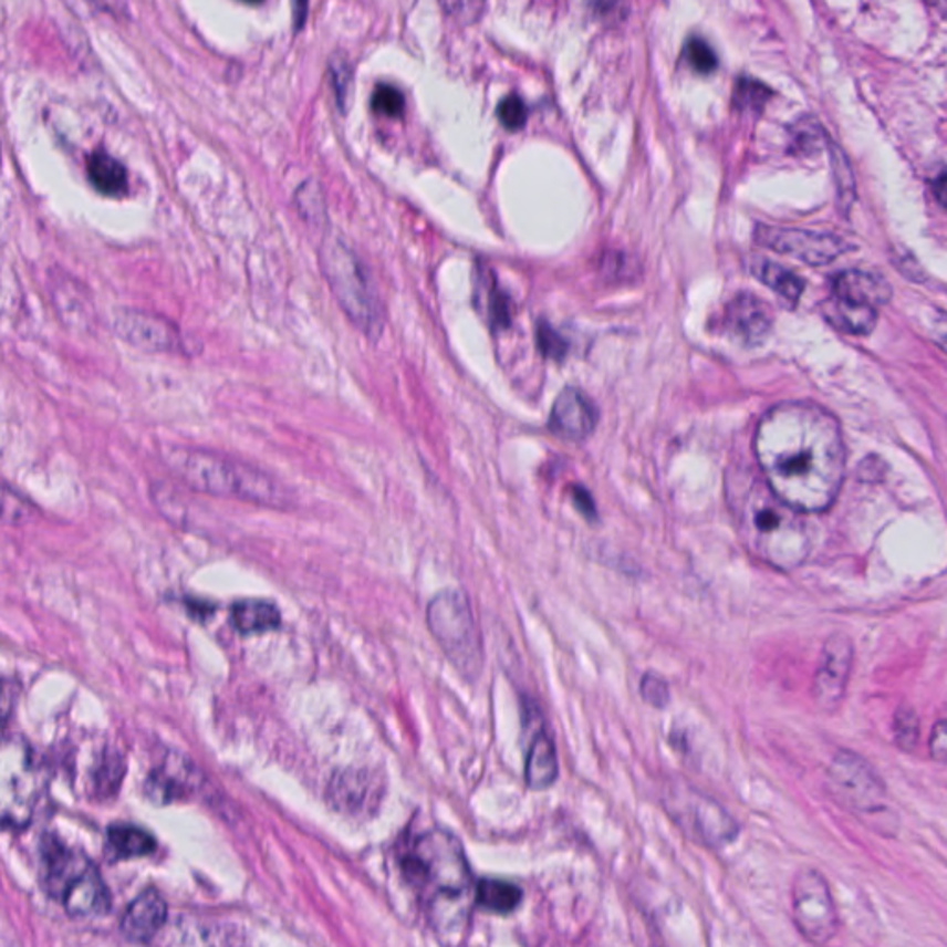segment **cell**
<instances>
[{"instance_id": "1f68e13d", "label": "cell", "mask_w": 947, "mask_h": 947, "mask_svg": "<svg viewBox=\"0 0 947 947\" xmlns=\"http://www.w3.org/2000/svg\"><path fill=\"white\" fill-rule=\"evenodd\" d=\"M498 117L508 131H520L525 125L528 118V110L522 98L517 95L503 98L502 104L498 106Z\"/></svg>"}, {"instance_id": "4dcf8cb0", "label": "cell", "mask_w": 947, "mask_h": 947, "mask_svg": "<svg viewBox=\"0 0 947 947\" xmlns=\"http://www.w3.org/2000/svg\"><path fill=\"white\" fill-rule=\"evenodd\" d=\"M641 696L646 704L652 705L655 709H665L666 705L670 704L668 683L652 672L646 674L641 681Z\"/></svg>"}, {"instance_id": "5bb4252c", "label": "cell", "mask_w": 947, "mask_h": 947, "mask_svg": "<svg viewBox=\"0 0 947 947\" xmlns=\"http://www.w3.org/2000/svg\"><path fill=\"white\" fill-rule=\"evenodd\" d=\"M757 239L768 249L781 254L795 256L801 261L822 266L841 254L842 247L833 237L820 236L803 230H784V228H767L762 226L757 231Z\"/></svg>"}, {"instance_id": "44dd1931", "label": "cell", "mask_w": 947, "mask_h": 947, "mask_svg": "<svg viewBox=\"0 0 947 947\" xmlns=\"http://www.w3.org/2000/svg\"><path fill=\"white\" fill-rule=\"evenodd\" d=\"M280 611L277 605L266 600H241L231 607V622L236 626L237 632L260 633L271 632L280 626Z\"/></svg>"}, {"instance_id": "8992f818", "label": "cell", "mask_w": 947, "mask_h": 947, "mask_svg": "<svg viewBox=\"0 0 947 947\" xmlns=\"http://www.w3.org/2000/svg\"><path fill=\"white\" fill-rule=\"evenodd\" d=\"M426 618L451 665L465 679L476 681L483 670V643L467 596L461 591L440 592L429 602Z\"/></svg>"}, {"instance_id": "5b68a950", "label": "cell", "mask_w": 947, "mask_h": 947, "mask_svg": "<svg viewBox=\"0 0 947 947\" xmlns=\"http://www.w3.org/2000/svg\"><path fill=\"white\" fill-rule=\"evenodd\" d=\"M321 266L327 285L339 305L355 326L368 337H379L384 330V305L379 302L367 269L343 237H326L322 244Z\"/></svg>"}, {"instance_id": "f35d334b", "label": "cell", "mask_w": 947, "mask_h": 947, "mask_svg": "<svg viewBox=\"0 0 947 947\" xmlns=\"http://www.w3.org/2000/svg\"><path fill=\"white\" fill-rule=\"evenodd\" d=\"M104 2H117V0H102V7H104Z\"/></svg>"}, {"instance_id": "9c48e42d", "label": "cell", "mask_w": 947, "mask_h": 947, "mask_svg": "<svg viewBox=\"0 0 947 947\" xmlns=\"http://www.w3.org/2000/svg\"><path fill=\"white\" fill-rule=\"evenodd\" d=\"M792 914L801 935L812 944H828L836 929L835 903L828 883L816 870H801L792 885Z\"/></svg>"}, {"instance_id": "74e56055", "label": "cell", "mask_w": 947, "mask_h": 947, "mask_svg": "<svg viewBox=\"0 0 947 947\" xmlns=\"http://www.w3.org/2000/svg\"><path fill=\"white\" fill-rule=\"evenodd\" d=\"M244 2H250V4H260L263 0H244Z\"/></svg>"}, {"instance_id": "ffe728a7", "label": "cell", "mask_w": 947, "mask_h": 947, "mask_svg": "<svg viewBox=\"0 0 947 947\" xmlns=\"http://www.w3.org/2000/svg\"><path fill=\"white\" fill-rule=\"evenodd\" d=\"M558 753L547 733L537 735L528 750L525 783L531 790H544L558 779Z\"/></svg>"}, {"instance_id": "7c38bea8", "label": "cell", "mask_w": 947, "mask_h": 947, "mask_svg": "<svg viewBox=\"0 0 947 947\" xmlns=\"http://www.w3.org/2000/svg\"><path fill=\"white\" fill-rule=\"evenodd\" d=\"M113 332L136 348L153 352H178L184 348L180 332L175 324L147 311H118L113 319Z\"/></svg>"}, {"instance_id": "52a82bcc", "label": "cell", "mask_w": 947, "mask_h": 947, "mask_svg": "<svg viewBox=\"0 0 947 947\" xmlns=\"http://www.w3.org/2000/svg\"><path fill=\"white\" fill-rule=\"evenodd\" d=\"M41 789L40 768L27 742L4 740L0 756V814L4 828L29 825L40 803Z\"/></svg>"}, {"instance_id": "cb8c5ba5", "label": "cell", "mask_w": 947, "mask_h": 947, "mask_svg": "<svg viewBox=\"0 0 947 947\" xmlns=\"http://www.w3.org/2000/svg\"><path fill=\"white\" fill-rule=\"evenodd\" d=\"M107 844L118 858L145 857L156 850L154 836L131 823H118L107 829Z\"/></svg>"}, {"instance_id": "83f0119b", "label": "cell", "mask_w": 947, "mask_h": 947, "mask_svg": "<svg viewBox=\"0 0 947 947\" xmlns=\"http://www.w3.org/2000/svg\"><path fill=\"white\" fill-rule=\"evenodd\" d=\"M685 60L699 74L712 73L718 67L717 54H715V51L704 40H698V38L687 41V45H685Z\"/></svg>"}, {"instance_id": "d6986e66", "label": "cell", "mask_w": 947, "mask_h": 947, "mask_svg": "<svg viewBox=\"0 0 947 947\" xmlns=\"http://www.w3.org/2000/svg\"><path fill=\"white\" fill-rule=\"evenodd\" d=\"M833 294L855 304L877 308L891 300L892 291L891 285L877 274L847 271L833 280Z\"/></svg>"}, {"instance_id": "d4e9b609", "label": "cell", "mask_w": 947, "mask_h": 947, "mask_svg": "<svg viewBox=\"0 0 947 947\" xmlns=\"http://www.w3.org/2000/svg\"><path fill=\"white\" fill-rule=\"evenodd\" d=\"M520 902H522V891L508 881L481 880L476 886V903L489 913H513Z\"/></svg>"}, {"instance_id": "603a6c76", "label": "cell", "mask_w": 947, "mask_h": 947, "mask_svg": "<svg viewBox=\"0 0 947 947\" xmlns=\"http://www.w3.org/2000/svg\"><path fill=\"white\" fill-rule=\"evenodd\" d=\"M87 175L96 191L106 197H121L128 189L125 165L118 164L110 154H93L87 162Z\"/></svg>"}, {"instance_id": "d590c367", "label": "cell", "mask_w": 947, "mask_h": 947, "mask_svg": "<svg viewBox=\"0 0 947 947\" xmlns=\"http://www.w3.org/2000/svg\"><path fill=\"white\" fill-rule=\"evenodd\" d=\"M575 503L581 509V513L589 517V519H594V503H592L591 497L585 491H575Z\"/></svg>"}, {"instance_id": "9a60e30c", "label": "cell", "mask_w": 947, "mask_h": 947, "mask_svg": "<svg viewBox=\"0 0 947 947\" xmlns=\"http://www.w3.org/2000/svg\"><path fill=\"white\" fill-rule=\"evenodd\" d=\"M599 412L581 391L564 389L553 404L550 426L570 439H585L596 428Z\"/></svg>"}, {"instance_id": "f1b7e54d", "label": "cell", "mask_w": 947, "mask_h": 947, "mask_svg": "<svg viewBox=\"0 0 947 947\" xmlns=\"http://www.w3.org/2000/svg\"><path fill=\"white\" fill-rule=\"evenodd\" d=\"M770 91L764 85L759 84L756 80H740L735 87V106L740 110H759L764 106Z\"/></svg>"}, {"instance_id": "484cf974", "label": "cell", "mask_w": 947, "mask_h": 947, "mask_svg": "<svg viewBox=\"0 0 947 947\" xmlns=\"http://www.w3.org/2000/svg\"><path fill=\"white\" fill-rule=\"evenodd\" d=\"M751 271L762 283H767L768 288L776 291L781 299L787 300L790 304H795L800 300L801 293H803V282L778 263L757 260L751 266Z\"/></svg>"}, {"instance_id": "ac0fdd59", "label": "cell", "mask_w": 947, "mask_h": 947, "mask_svg": "<svg viewBox=\"0 0 947 947\" xmlns=\"http://www.w3.org/2000/svg\"><path fill=\"white\" fill-rule=\"evenodd\" d=\"M728 324L745 343L759 344L772 327V311L753 294H740L729 304Z\"/></svg>"}, {"instance_id": "7402d4cb", "label": "cell", "mask_w": 947, "mask_h": 947, "mask_svg": "<svg viewBox=\"0 0 947 947\" xmlns=\"http://www.w3.org/2000/svg\"><path fill=\"white\" fill-rule=\"evenodd\" d=\"M823 310H825L828 321L835 322L836 326L846 330V332L861 333V335L872 332L875 326V319H877L875 308L855 304V302L841 299L835 294H833V299L823 304Z\"/></svg>"}, {"instance_id": "6da1fadb", "label": "cell", "mask_w": 947, "mask_h": 947, "mask_svg": "<svg viewBox=\"0 0 947 947\" xmlns=\"http://www.w3.org/2000/svg\"><path fill=\"white\" fill-rule=\"evenodd\" d=\"M756 454L764 481L798 511H823L844 480V443L835 418L822 407L787 402L762 417Z\"/></svg>"}, {"instance_id": "7a4b0ae2", "label": "cell", "mask_w": 947, "mask_h": 947, "mask_svg": "<svg viewBox=\"0 0 947 947\" xmlns=\"http://www.w3.org/2000/svg\"><path fill=\"white\" fill-rule=\"evenodd\" d=\"M400 864L420 892L435 933L448 941L461 935L476 903V886L459 839L446 829H428L407 842Z\"/></svg>"}, {"instance_id": "836d02e7", "label": "cell", "mask_w": 947, "mask_h": 947, "mask_svg": "<svg viewBox=\"0 0 947 947\" xmlns=\"http://www.w3.org/2000/svg\"><path fill=\"white\" fill-rule=\"evenodd\" d=\"M539 344H541L542 352L550 355V357H561L564 354V346L561 343V339L548 326L539 327Z\"/></svg>"}, {"instance_id": "ba28073f", "label": "cell", "mask_w": 947, "mask_h": 947, "mask_svg": "<svg viewBox=\"0 0 947 947\" xmlns=\"http://www.w3.org/2000/svg\"><path fill=\"white\" fill-rule=\"evenodd\" d=\"M672 818L681 825L688 835L705 846H726L739 835V825L717 801L705 798L690 787L672 789L666 800Z\"/></svg>"}, {"instance_id": "30bf717a", "label": "cell", "mask_w": 947, "mask_h": 947, "mask_svg": "<svg viewBox=\"0 0 947 947\" xmlns=\"http://www.w3.org/2000/svg\"><path fill=\"white\" fill-rule=\"evenodd\" d=\"M828 778L833 794L852 811L872 814L885 809V784L863 757L841 751L831 762Z\"/></svg>"}, {"instance_id": "2e32d148", "label": "cell", "mask_w": 947, "mask_h": 947, "mask_svg": "<svg viewBox=\"0 0 947 947\" xmlns=\"http://www.w3.org/2000/svg\"><path fill=\"white\" fill-rule=\"evenodd\" d=\"M197 776V770L189 762L180 757H170L169 761L150 773L145 783V794L158 805L186 800L198 787Z\"/></svg>"}, {"instance_id": "e0dca14e", "label": "cell", "mask_w": 947, "mask_h": 947, "mask_svg": "<svg viewBox=\"0 0 947 947\" xmlns=\"http://www.w3.org/2000/svg\"><path fill=\"white\" fill-rule=\"evenodd\" d=\"M167 919V903L158 891L147 888L128 905L121 919L123 935L132 941L153 940L164 929Z\"/></svg>"}, {"instance_id": "d6a6232c", "label": "cell", "mask_w": 947, "mask_h": 947, "mask_svg": "<svg viewBox=\"0 0 947 947\" xmlns=\"http://www.w3.org/2000/svg\"><path fill=\"white\" fill-rule=\"evenodd\" d=\"M930 757L936 762H947V720H940L936 724L930 735L929 742Z\"/></svg>"}, {"instance_id": "f546056e", "label": "cell", "mask_w": 947, "mask_h": 947, "mask_svg": "<svg viewBox=\"0 0 947 947\" xmlns=\"http://www.w3.org/2000/svg\"><path fill=\"white\" fill-rule=\"evenodd\" d=\"M404 95L393 85H379L378 90L374 91L373 107L374 112L385 117H400L404 113Z\"/></svg>"}, {"instance_id": "3957f363", "label": "cell", "mask_w": 947, "mask_h": 947, "mask_svg": "<svg viewBox=\"0 0 947 947\" xmlns=\"http://www.w3.org/2000/svg\"><path fill=\"white\" fill-rule=\"evenodd\" d=\"M731 508L740 539L756 558L779 570L795 569L809 558L812 539L805 519L768 483L751 480L731 492Z\"/></svg>"}, {"instance_id": "4316f807", "label": "cell", "mask_w": 947, "mask_h": 947, "mask_svg": "<svg viewBox=\"0 0 947 947\" xmlns=\"http://www.w3.org/2000/svg\"><path fill=\"white\" fill-rule=\"evenodd\" d=\"M894 737L902 750L914 751L919 737V720L910 705H902L894 718Z\"/></svg>"}, {"instance_id": "e575fe53", "label": "cell", "mask_w": 947, "mask_h": 947, "mask_svg": "<svg viewBox=\"0 0 947 947\" xmlns=\"http://www.w3.org/2000/svg\"><path fill=\"white\" fill-rule=\"evenodd\" d=\"M933 191H935L936 200L947 209V170L936 178L935 184H933Z\"/></svg>"}, {"instance_id": "4fadbf2b", "label": "cell", "mask_w": 947, "mask_h": 947, "mask_svg": "<svg viewBox=\"0 0 947 947\" xmlns=\"http://www.w3.org/2000/svg\"><path fill=\"white\" fill-rule=\"evenodd\" d=\"M58 899L67 910L69 916L74 918H96L110 910L112 897L107 891L106 883L102 881L101 874L95 866L85 861L71 877H69L60 891L56 892Z\"/></svg>"}, {"instance_id": "277c9868", "label": "cell", "mask_w": 947, "mask_h": 947, "mask_svg": "<svg viewBox=\"0 0 947 947\" xmlns=\"http://www.w3.org/2000/svg\"><path fill=\"white\" fill-rule=\"evenodd\" d=\"M162 457L170 472L195 491L269 508H285L289 503L285 487L269 474L230 457L186 446H165Z\"/></svg>"}, {"instance_id": "8d00e7d4", "label": "cell", "mask_w": 947, "mask_h": 947, "mask_svg": "<svg viewBox=\"0 0 947 947\" xmlns=\"http://www.w3.org/2000/svg\"><path fill=\"white\" fill-rule=\"evenodd\" d=\"M930 7L936 8L938 12L947 13V0H927Z\"/></svg>"}, {"instance_id": "8fae6325", "label": "cell", "mask_w": 947, "mask_h": 947, "mask_svg": "<svg viewBox=\"0 0 947 947\" xmlns=\"http://www.w3.org/2000/svg\"><path fill=\"white\" fill-rule=\"evenodd\" d=\"M853 646L846 635H833L823 646L822 659L818 666L812 694L818 707L835 712L846 694L847 679L852 672Z\"/></svg>"}]
</instances>
